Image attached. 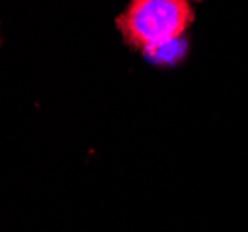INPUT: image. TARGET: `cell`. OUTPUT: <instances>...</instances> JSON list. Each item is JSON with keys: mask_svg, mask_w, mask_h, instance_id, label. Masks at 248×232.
<instances>
[{"mask_svg": "<svg viewBox=\"0 0 248 232\" xmlns=\"http://www.w3.org/2000/svg\"><path fill=\"white\" fill-rule=\"evenodd\" d=\"M195 21L189 0H132L117 17L126 45L146 54L180 39Z\"/></svg>", "mask_w": 248, "mask_h": 232, "instance_id": "1", "label": "cell"}, {"mask_svg": "<svg viewBox=\"0 0 248 232\" xmlns=\"http://www.w3.org/2000/svg\"><path fill=\"white\" fill-rule=\"evenodd\" d=\"M184 52H186V47L182 45V39H176V41H170L167 45L157 47V49L148 50L146 56L155 64H174L178 58H182Z\"/></svg>", "mask_w": 248, "mask_h": 232, "instance_id": "2", "label": "cell"}]
</instances>
